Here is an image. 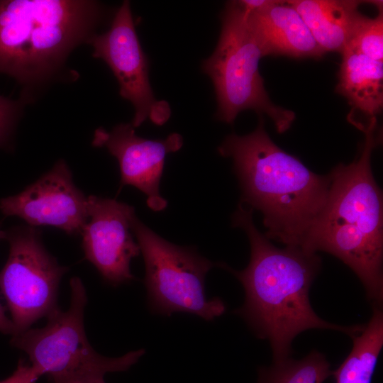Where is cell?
<instances>
[{"mask_svg": "<svg viewBox=\"0 0 383 383\" xmlns=\"http://www.w3.org/2000/svg\"><path fill=\"white\" fill-rule=\"evenodd\" d=\"M252 213L239 203L232 217L233 226L243 229L250 241L247 267L237 271L224 263L217 265L230 271L243 286L245 302L236 313L257 335L269 340L274 362L288 358L292 340L306 330H335L351 337L359 333L364 326L328 323L313 310L309 292L321 267L317 253L295 246L276 247L258 231Z\"/></svg>", "mask_w": 383, "mask_h": 383, "instance_id": "obj_1", "label": "cell"}, {"mask_svg": "<svg viewBox=\"0 0 383 383\" xmlns=\"http://www.w3.org/2000/svg\"><path fill=\"white\" fill-rule=\"evenodd\" d=\"M218 151L233 160L242 191L240 203L261 212L265 235L301 248L326 202L329 174L311 172L278 147L262 118L252 133L228 135Z\"/></svg>", "mask_w": 383, "mask_h": 383, "instance_id": "obj_2", "label": "cell"}, {"mask_svg": "<svg viewBox=\"0 0 383 383\" xmlns=\"http://www.w3.org/2000/svg\"><path fill=\"white\" fill-rule=\"evenodd\" d=\"M102 13L95 1L0 0V73L23 86L28 101L95 34Z\"/></svg>", "mask_w": 383, "mask_h": 383, "instance_id": "obj_3", "label": "cell"}, {"mask_svg": "<svg viewBox=\"0 0 383 383\" xmlns=\"http://www.w3.org/2000/svg\"><path fill=\"white\" fill-rule=\"evenodd\" d=\"M71 297L67 310L57 308L47 316L40 328H28L12 335L11 344L28 356L30 364L52 383L104 379L109 372L128 370L145 354V350L130 351L118 357L98 353L89 343L84 324L87 302L82 280L70 282Z\"/></svg>", "mask_w": 383, "mask_h": 383, "instance_id": "obj_4", "label": "cell"}, {"mask_svg": "<svg viewBox=\"0 0 383 383\" xmlns=\"http://www.w3.org/2000/svg\"><path fill=\"white\" fill-rule=\"evenodd\" d=\"M221 23L216 49L201 64L214 86L218 103L216 117L231 124L240 112L251 109L269 116L278 133L287 131L295 113L274 104L265 89L259 72L263 55L240 1L226 3Z\"/></svg>", "mask_w": 383, "mask_h": 383, "instance_id": "obj_5", "label": "cell"}, {"mask_svg": "<svg viewBox=\"0 0 383 383\" xmlns=\"http://www.w3.org/2000/svg\"><path fill=\"white\" fill-rule=\"evenodd\" d=\"M131 228L143 257L144 284L152 313L167 316L188 313L212 321L225 312V304L220 298L208 299L205 293L206 275L217 264L194 248L167 241L135 214Z\"/></svg>", "mask_w": 383, "mask_h": 383, "instance_id": "obj_6", "label": "cell"}, {"mask_svg": "<svg viewBox=\"0 0 383 383\" xmlns=\"http://www.w3.org/2000/svg\"><path fill=\"white\" fill-rule=\"evenodd\" d=\"M6 239L9 253L0 271V291L17 334L59 308L58 287L67 268L47 251L35 227H13Z\"/></svg>", "mask_w": 383, "mask_h": 383, "instance_id": "obj_7", "label": "cell"}, {"mask_svg": "<svg viewBox=\"0 0 383 383\" xmlns=\"http://www.w3.org/2000/svg\"><path fill=\"white\" fill-rule=\"evenodd\" d=\"M87 43L93 48V57L103 60L113 72L120 95L133 104V126H140L148 118L157 125L165 123L170 116V106L154 96L148 60L136 34L130 2H123L108 31L94 34Z\"/></svg>", "mask_w": 383, "mask_h": 383, "instance_id": "obj_8", "label": "cell"}, {"mask_svg": "<svg viewBox=\"0 0 383 383\" xmlns=\"http://www.w3.org/2000/svg\"><path fill=\"white\" fill-rule=\"evenodd\" d=\"M375 133L374 131L365 134L357 160L349 165L339 164L328 174L326 202L313 226H352L383 243L382 194L374 179L370 162L377 145Z\"/></svg>", "mask_w": 383, "mask_h": 383, "instance_id": "obj_9", "label": "cell"}, {"mask_svg": "<svg viewBox=\"0 0 383 383\" xmlns=\"http://www.w3.org/2000/svg\"><path fill=\"white\" fill-rule=\"evenodd\" d=\"M0 211L30 226H53L69 235L81 233L89 218L87 196L75 186L63 160L21 192L1 199Z\"/></svg>", "mask_w": 383, "mask_h": 383, "instance_id": "obj_10", "label": "cell"}, {"mask_svg": "<svg viewBox=\"0 0 383 383\" xmlns=\"http://www.w3.org/2000/svg\"><path fill=\"white\" fill-rule=\"evenodd\" d=\"M87 200L89 218L81 233L85 258L111 285L130 282L131 261L140 252L131 228L134 207L93 195Z\"/></svg>", "mask_w": 383, "mask_h": 383, "instance_id": "obj_11", "label": "cell"}, {"mask_svg": "<svg viewBox=\"0 0 383 383\" xmlns=\"http://www.w3.org/2000/svg\"><path fill=\"white\" fill-rule=\"evenodd\" d=\"M182 144V135L176 133L160 140L139 137L131 123H120L111 131L99 128L92 140L94 147L106 148L118 160L121 187L131 185L143 192L148 206L155 211L165 209L167 204L159 189L165 157Z\"/></svg>", "mask_w": 383, "mask_h": 383, "instance_id": "obj_12", "label": "cell"}, {"mask_svg": "<svg viewBox=\"0 0 383 383\" xmlns=\"http://www.w3.org/2000/svg\"><path fill=\"white\" fill-rule=\"evenodd\" d=\"M240 3L263 57L319 58L324 54L289 1L243 0Z\"/></svg>", "mask_w": 383, "mask_h": 383, "instance_id": "obj_13", "label": "cell"}, {"mask_svg": "<svg viewBox=\"0 0 383 383\" xmlns=\"http://www.w3.org/2000/svg\"><path fill=\"white\" fill-rule=\"evenodd\" d=\"M335 91L351 109L347 119L365 134L375 131L383 107V62L345 49Z\"/></svg>", "mask_w": 383, "mask_h": 383, "instance_id": "obj_14", "label": "cell"}, {"mask_svg": "<svg viewBox=\"0 0 383 383\" xmlns=\"http://www.w3.org/2000/svg\"><path fill=\"white\" fill-rule=\"evenodd\" d=\"M325 53H342L365 17L356 0H290Z\"/></svg>", "mask_w": 383, "mask_h": 383, "instance_id": "obj_15", "label": "cell"}, {"mask_svg": "<svg viewBox=\"0 0 383 383\" xmlns=\"http://www.w3.org/2000/svg\"><path fill=\"white\" fill-rule=\"evenodd\" d=\"M351 352L332 374L335 383H371L383 345V313L374 306L362 330L353 337Z\"/></svg>", "mask_w": 383, "mask_h": 383, "instance_id": "obj_16", "label": "cell"}, {"mask_svg": "<svg viewBox=\"0 0 383 383\" xmlns=\"http://www.w3.org/2000/svg\"><path fill=\"white\" fill-rule=\"evenodd\" d=\"M331 374L326 357L312 351L301 360L288 357L260 369L257 383H323Z\"/></svg>", "mask_w": 383, "mask_h": 383, "instance_id": "obj_17", "label": "cell"}, {"mask_svg": "<svg viewBox=\"0 0 383 383\" xmlns=\"http://www.w3.org/2000/svg\"><path fill=\"white\" fill-rule=\"evenodd\" d=\"M379 13L375 18L365 17L345 49L383 62V12L382 2L374 1Z\"/></svg>", "mask_w": 383, "mask_h": 383, "instance_id": "obj_18", "label": "cell"}, {"mask_svg": "<svg viewBox=\"0 0 383 383\" xmlns=\"http://www.w3.org/2000/svg\"><path fill=\"white\" fill-rule=\"evenodd\" d=\"M26 102L23 97L14 100L0 95V147L8 144Z\"/></svg>", "mask_w": 383, "mask_h": 383, "instance_id": "obj_19", "label": "cell"}, {"mask_svg": "<svg viewBox=\"0 0 383 383\" xmlns=\"http://www.w3.org/2000/svg\"><path fill=\"white\" fill-rule=\"evenodd\" d=\"M42 375L31 364L21 359L12 374L0 383H35Z\"/></svg>", "mask_w": 383, "mask_h": 383, "instance_id": "obj_20", "label": "cell"}, {"mask_svg": "<svg viewBox=\"0 0 383 383\" xmlns=\"http://www.w3.org/2000/svg\"><path fill=\"white\" fill-rule=\"evenodd\" d=\"M0 332L13 335L16 334L15 326L5 313L4 307L0 304Z\"/></svg>", "mask_w": 383, "mask_h": 383, "instance_id": "obj_21", "label": "cell"}, {"mask_svg": "<svg viewBox=\"0 0 383 383\" xmlns=\"http://www.w3.org/2000/svg\"><path fill=\"white\" fill-rule=\"evenodd\" d=\"M69 383H105L104 379L94 380V381H86V382H73Z\"/></svg>", "mask_w": 383, "mask_h": 383, "instance_id": "obj_22", "label": "cell"}, {"mask_svg": "<svg viewBox=\"0 0 383 383\" xmlns=\"http://www.w3.org/2000/svg\"><path fill=\"white\" fill-rule=\"evenodd\" d=\"M6 238V232L0 229V240Z\"/></svg>", "mask_w": 383, "mask_h": 383, "instance_id": "obj_23", "label": "cell"}]
</instances>
